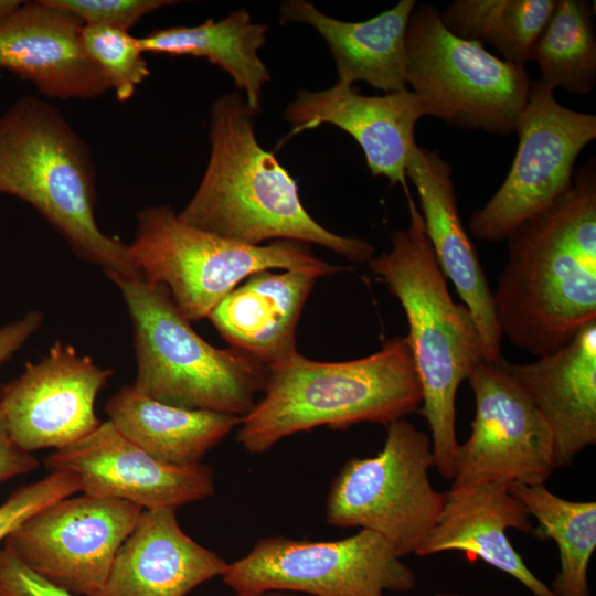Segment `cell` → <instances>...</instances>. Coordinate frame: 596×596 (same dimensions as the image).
<instances>
[{"mask_svg":"<svg viewBox=\"0 0 596 596\" xmlns=\"http://www.w3.org/2000/svg\"><path fill=\"white\" fill-rule=\"evenodd\" d=\"M492 292L496 320L512 344L541 358L596 321V162L572 187L507 237Z\"/></svg>","mask_w":596,"mask_h":596,"instance_id":"cell-1","label":"cell"},{"mask_svg":"<svg viewBox=\"0 0 596 596\" xmlns=\"http://www.w3.org/2000/svg\"><path fill=\"white\" fill-rule=\"evenodd\" d=\"M255 114L240 93L213 103L211 152L202 180L178 216L187 224L248 245L290 240L317 244L354 263H368V241L330 232L306 211L296 180L258 142Z\"/></svg>","mask_w":596,"mask_h":596,"instance_id":"cell-2","label":"cell"},{"mask_svg":"<svg viewBox=\"0 0 596 596\" xmlns=\"http://www.w3.org/2000/svg\"><path fill=\"white\" fill-rule=\"evenodd\" d=\"M409 223L393 232L391 248L368 262L404 309L413 360L422 387L418 414L428 424L439 475L453 480L459 443L456 395L485 360L481 338L469 309L453 300L414 200L407 195Z\"/></svg>","mask_w":596,"mask_h":596,"instance_id":"cell-3","label":"cell"},{"mask_svg":"<svg viewBox=\"0 0 596 596\" xmlns=\"http://www.w3.org/2000/svg\"><path fill=\"white\" fill-rule=\"evenodd\" d=\"M262 393L237 430V441L251 454H263L284 438L318 426L336 430L364 422L386 426L417 412L423 400L406 336L351 361L319 362L298 353L269 369Z\"/></svg>","mask_w":596,"mask_h":596,"instance_id":"cell-4","label":"cell"},{"mask_svg":"<svg viewBox=\"0 0 596 596\" xmlns=\"http://www.w3.org/2000/svg\"><path fill=\"white\" fill-rule=\"evenodd\" d=\"M0 193L32 205L82 260L138 273L128 244L96 221V169L82 136L53 104L17 99L0 115Z\"/></svg>","mask_w":596,"mask_h":596,"instance_id":"cell-5","label":"cell"},{"mask_svg":"<svg viewBox=\"0 0 596 596\" xmlns=\"http://www.w3.org/2000/svg\"><path fill=\"white\" fill-rule=\"evenodd\" d=\"M121 292L134 328L132 386L168 405L244 417L263 392L269 368L236 348L219 349L192 328L169 290L139 273L106 275Z\"/></svg>","mask_w":596,"mask_h":596,"instance_id":"cell-6","label":"cell"},{"mask_svg":"<svg viewBox=\"0 0 596 596\" xmlns=\"http://www.w3.org/2000/svg\"><path fill=\"white\" fill-rule=\"evenodd\" d=\"M128 251L142 278L164 286L190 322L207 318L224 297L257 272L307 269L321 277L343 269L315 256L310 244L290 240L240 243L184 223L169 205L137 212Z\"/></svg>","mask_w":596,"mask_h":596,"instance_id":"cell-7","label":"cell"},{"mask_svg":"<svg viewBox=\"0 0 596 596\" xmlns=\"http://www.w3.org/2000/svg\"><path fill=\"white\" fill-rule=\"evenodd\" d=\"M405 70L426 116L499 136L515 131L532 83L524 66L453 34L430 3L416 4L409 18Z\"/></svg>","mask_w":596,"mask_h":596,"instance_id":"cell-8","label":"cell"},{"mask_svg":"<svg viewBox=\"0 0 596 596\" xmlns=\"http://www.w3.org/2000/svg\"><path fill=\"white\" fill-rule=\"evenodd\" d=\"M383 448L372 457H352L333 479L326 520L382 536L401 556L416 554L436 524L445 492L434 489L430 438L405 418L386 426Z\"/></svg>","mask_w":596,"mask_h":596,"instance_id":"cell-9","label":"cell"},{"mask_svg":"<svg viewBox=\"0 0 596 596\" xmlns=\"http://www.w3.org/2000/svg\"><path fill=\"white\" fill-rule=\"evenodd\" d=\"M234 593L285 590L307 596L407 593L416 574L379 534L360 530L333 541L260 538L221 576Z\"/></svg>","mask_w":596,"mask_h":596,"instance_id":"cell-10","label":"cell"},{"mask_svg":"<svg viewBox=\"0 0 596 596\" xmlns=\"http://www.w3.org/2000/svg\"><path fill=\"white\" fill-rule=\"evenodd\" d=\"M514 132L518 147L505 179L470 215L469 231L482 242L507 240L568 191L577 157L596 139V116L564 107L554 91L532 79Z\"/></svg>","mask_w":596,"mask_h":596,"instance_id":"cell-11","label":"cell"},{"mask_svg":"<svg viewBox=\"0 0 596 596\" xmlns=\"http://www.w3.org/2000/svg\"><path fill=\"white\" fill-rule=\"evenodd\" d=\"M142 511L124 500L71 496L30 515L4 542L51 584L76 596H97Z\"/></svg>","mask_w":596,"mask_h":596,"instance_id":"cell-12","label":"cell"},{"mask_svg":"<svg viewBox=\"0 0 596 596\" xmlns=\"http://www.w3.org/2000/svg\"><path fill=\"white\" fill-rule=\"evenodd\" d=\"M499 360L483 361L468 377L475 417L470 436L458 447L451 487L485 481L545 485L555 469L547 423Z\"/></svg>","mask_w":596,"mask_h":596,"instance_id":"cell-13","label":"cell"},{"mask_svg":"<svg viewBox=\"0 0 596 596\" xmlns=\"http://www.w3.org/2000/svg\"><path fill=\"white\" fill-rule=\"evenodd\" d=\"M113 371L99 366L71 344L55 341L38 362L0 387V411L8 433L21 449L58 450L92 433L98 393Z\"/></svg>","mask_w":596,"mask_h":596,"instance_id":"cell-14","label":"cell"},{"mask_svg":"<svg viewBox=\"0 0 596 596\" xmlns=\"http://www.w3.org/2000/svg\"><path fill=\"white\" fill-rule=\"evenodd\" d=\"M44 465L49 472L77 476L85 494L128 501L143 510H177L215 492L210 466L180 467L161 461L121 435L110 421L50 454Z\"/></svg>","mask_w":596,"mask_h":596,"instance_id":"cell-15","label":"cell"},{"mask_svg":"<svg viewBox=\"0 0 596 596\" xmlns=\"http://www.w3.org/2000/svg\"><path fill=\"white\" fill-rule=\"evenodd\" d=\"M423 116L424 106L412 91L365 96L338 82L323 91H299L285 111L292 134L322 124L347 131L363 150L371 173L401 184L406 195V164Z\"/></svg>","mask_w":596,"mask_h":596,"instance_id":"cell-16","label":"cell"},{"mask_svg":"<svg viewBox=\"0 0 596 596\" xmlns=\"http://www.w3.org/2000/svg\"><path fill=\"white\" fill-rule=\"evenodd\" d=\"M83 24L44 0L23 1L0 21V68L45 97L88 100L110 91L82 44Z\"/></svg>","mask_w":596,"mask_h":596,"instance_id":"cell-17","label":"cell"},{"mask_svg":"<svg viewBox=\"0 0 596 596\" xmlns=\"http://www.w3.org/2000/svg\"><path fill=\"white\" fill-rule=\"evenodd\" d=\"M406 178L416 188L419 212L438 265L475 320L485 360L497 362L502 356V336L488 279L459 215L453 167L437 150L415 143L407 160Z\"/></svg>","mask_w":596,"mask_h":596,"instance_id":"cell-18","label":"cell"},{"mask_svg":"<svg viewBox=\"0 0 596 596\" xmlns=\"http://www.w3.org/2000/svg\"><path fill=\"white\" fill-rule=\"evenodd\" d=\"M499 363L547 423L555 468L571 466L596 444V321L536 361L513 363L501 356Z\"/></svg>","mask_w":596,"mask_h":596,"instance_id":"cell-19","label":"cell"},{"mask_svg":"<svg viewBox=\"0 0 596 596\" xmlns=\"http://www.w3.org/2000/svg\"><path fill=\"white\" fill-rule=\"evenodd\" d=\"M510 486L503 481H485L450 487L445 492L438 520L416 555L459 551L469 561L482 560L512 576L534 596H555L531 572L508 539V529L533 531L526 508L511 493Z\"/></svg>","mask_w":596,"mask_h":596,"instance_id":"cell-20","label":"cell"},{"mask_svg":"<svg viewBox=\"0 0 596 596\" xmlns=\"http://www.w3.org/2000/svg\"><path fill=\"white\" fill-rule=\"evenodd\" d=\"M177 510H143L97 596H187L227 564L180 526Z\"/></svg>","mask_w":596,"mask_h":596,"instance_id":"cell-21","label":"cell"},{"mask_svg":"<svg viewBox=\"0 0 596 596\" xmlns=\"http://www.w3.org/2000/svg\"><path fill=\"white\" fill-rule=\"evenodd\" d=\"M319 274L307 269H272L246 278L210 312L207 318L231 344L269 369L298 352L296 329Z\"/></svg>","mask_w":596,"mask_h":596,"instance_id":"cell-22","label":"cell"},{"mask_svg":"<svg viewBox=\"0 0 596 596\" xmlns=\"http://www.w3.org/2000/svg\"><path fill=\"white\" fill-rule=\"evenodd\" d=\"M416 1L401 0L393 8L360 22L340 21L305 0L280 4V22L311 25L327 42L336 62L338 83L365 82L385 94L407 89L406 33Z\"/></svg>","mask_w":596,"mask_h":596,"instance_id":"cell-23","label":"cell"},{"mask_svg":"<svg viewBox=\"0 0 596 596\" xmlns=\"http://www.w3.org/2000/svg\"><path fill=\"white\" fill-rule=\"evenodd\" d=\"M108 421L131 443L155 458L180 467L202 464L242 417L189 409L158 402L124 385L106 402Z\"/></svg>","mask_w":596,"mask_h":596,"instance_id":"cell-24","label":"cell"},{"mask_svg":"<svg viewBox=\"0 0 596 596\" xmlns=\"http://www.w3.org/2000/svg\"><path fill=\"white\" fill-rule=\"evenodd\" d=\"M267 25L254 22L241 8L227 17L187 26L156 29L137 38L142 53L193 56L220 66L245 93L254 114L260 110L263 88L270 74L258 55L266 42Z\"/></svg>","mask_w":596,"mask_h":596,"instance_id":"cell-25","label":"cell"},{"mask_svg":"<svg viewBox=\"0 0 596 596\" xmlns=\"http://www.w3.org/2000/svg\"><path fill=\"white\" fill-rule=\"evenodd\" d=\"M510 491L536 520L532 533L558 547L561 568L551 588L555 596H590L587 568L596 549V502L563 499L545 485L512 483Z\"/></svg>","mask_w":596,"mask_h":596,"instance_id":"cell-26","label":"cell"},{"mask_svg":"<svg viewBox=\"0 0 596 596\" xmlns=\"http://www.w3.org/2000/svg\"><path fill=\"white\" fill-rule=\"evenodd\" d=\"M556 0H455L439 11L456 36L492 45L508 63L524 66Z\"/></svg>","mask_w":596,"mask_h":596,"instance_id":"cell-27","label":"cell"},{"mask_svg":"<svg viewBox=\"0 0 596 596\" xmlns=\"http://www.w3.org/2000/svg\"><path fill=\"white\" fill-rule=\"evenodd\" d=\"M546 87L585 95L596 84V34L593 6L586 0H556L530 54Z\"/></svg>","mask_w":596,"mask_h":596,"instance_id":"cell-28","label":"cell"},{"mask_svg":"<svg viewBox=\"0 0 596 596\" xmlns=\"http://www.w3.org/2000/svg\"><path fill=\"white\" fill-rule=\"evenodd\" d=\"M82 44L108 81L118 102L129 100L137 87L150 76L138 39L129 31L105 25H83Z\"/></svg>","mask_w":596,"mask_h":596,"instance_id":"cell-29","label":"cell"},{"mask_svg":"<svg viewBox=\"0 0 596 596\" xmlns=\"http://www.w3.org/2000/svg\"><path fill=\"white\" fill-rule=\"evenodd\" d=\"M79 491V479L68 471H53L19 487L0 504V543L30 515Z\"/></svg>","mask_w":596,"mask_h":596,"instance_id":"cell-30","label":"cell"},{"mask_svg":"<svg viewBox=\"0 0 596 596\" xmlns=\"http://www.w3.org/2000/svg\"><path fill=\"white\" fill-rule=\"evenodd\" d=\"M49 6L65 11L83 25H105L129 31L145 15L173 0H44Z\"/></svg>","mask_w":596,"mask_h":596,"instance_id":"cell-31","label":"cell"},{"mask_svg":"<svg viewBox=\"0 0 596 596\" xmlns=\"http://www.w3.org/2000/svg\"><path fill=\"white\" fill-rule=\"evenodd\" d=\"M0 596H76L29 568L4 542L0 547Z\"/></svg>","mask_w":596,"mask_h":596,"instance_id":"cell-32","label":"cell"},{"mask_svg":"<svg viewBox=\"0 0 596 596\" xmlns=\"http://www.w3.org/2000/svg\"><path fill=\"white\" fill-rule=\"evenodd\" d=\"M43 313L31 310L0 327V366L18 352L43 323Z\"/></svg>","mask_w":596,"mask_h":596,"instance_id":"cell-33","label":"cell"},{"mask_svg":"<svg viewBox=\"0 0 596 596\" xmlns=\"http://www.w3.org/2000/svg\"><path fill=\"white\" fill-rule=\"evenodd\" d=\"M39 460L11 439L0 411V482L32 472Z\"/></svg>","mask_w":596,"mask_h":596,"instance_id":"cell-34","label":"cell"},{"mask_svg":"<svg viewBox=\"0 0 596 596\" xmlns=\"http://www.w3.org/2000/svg\"><path fill=\"white\" fill-rule=\"evenodd\" d=\"M22 3L21 0H0V21L14 12Z\"/></svg>","mask_w":596,"mask_h":596,"instance_id":"cell-35","label":"cell"},{"mask_svg":"<svg viewBox=\"0 0 596 596\" xmlns=\"http://www.w3.org/2000/svg\"><path fill=\"white\" fill-rule=\"evenodd\" d=\"M233 596H307L285 590H264L256 593H235Z\"/></svg>","mask_w":596,"mask_h":596,"instance_id":"cell-36","label":"cell"},{"mask_svg":"<svg viewBox=\"0 0 596 596\" xmlns=\"http://www.w3.org/2000/svg\"><path fill=\"white\" fill-rule=\"evenodd\" d=\"M432 596H461V595H457V594H436V595H432Z\"/></svg>","mask_w":596,"mask_h":596,"instance_id":"cell-37","label":"cell"}]
</instances>
